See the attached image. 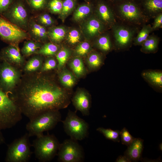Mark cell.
<instances>
[{
  "instance_id": "49",
  "label": "cell",
  "mask_w": 162,
  "mask_h": 162,
  "mask_svg": "<svg viewBox=\"0 0 162 162\" xmlns=\"http://www.w3.org/2000/svg\"><path fill=\"white\" fill-rule=\"evenodd\" d=\"M140 1L141 0H139Z\"/></svg>"
},
{
  "instance_id": "15",
  "label": "cell",
  "mask_w": 162,
  "mask_h": 162,
  "mask_svg": "<svg viewBox=\"0 0 162 162\" xmlns=\"http://www.w3.org/2000/svg\"><path fill=\"white\" fill-rule=\"evenodd\" d=\"M82 30L86 36L94 39L109 29L93 14L83 25Z\"/></svg>"
},
{
  "instance_id": "47",
  "label": "cell",
  "mask_w": 162,
  "mask_h": 162,
  "mask_svg": "<svg viewBox=\"0 0 162 162\" xmlns=\"http://www.w3.org/2000/svg\"><path fill=\"white\" fill-rule=\"evenodd\" d=\"M159 148L160 150H162V143L160 144L159 146Z\"/></svg>"
},
{
  "instance_id": "24",
  "label": "cell",
  "mask_w": 162,
  "mask_h": 162,
  "mask_svg": "<svg viewBox=\"0 0 162 162\" xmlns=\"http://www.w3.org/2000/svg\"><path fill=\"white\" fill-rule=\"evenodd\" d=\"M142 76L149 84L161 89L162 88V72L156 70H147L143 72Z\"/></svg>"
},
{
  "instance_id": "19",
  "label": "cell",
  "mask_w": 162,
  "mask_h": 162,
  "mask_svg": "<svg viewBox=\"0 0 162 162\" xmlns=\"http://www.w3.org/2000/svg\"><path fill=\"white\" fill-rule=\"evenodd\" d=\"M143 10L150 19L162 13V0L140 1Z\"/></svg>"
},
{
  "instance_id": "30",
  "label": "cell",
  "mask_w": 162,
  "mask_h": 162,
  "mask_svg": "<svg viewBox=\"0 0 162 162\" xmlns=\"http://www.w3.org/2000/svg\"><path fill=\"white\" fill-rule=\"evenodd\" d=\"M59 79L62 84L68 88L72 87L76 82L73 75L67 70H63L60 73Z\"/></svg>"
},
{
  "instance_id": "48",
  "label": "cell",
  "mask_w": 162,
  "mask_h": 162,
  "mask_svg": "<svg viewBox=\"0 0 162 162\" xmlns=\"http://www.w3.org/2000/svg\"><path fill=\"white\" fill-rule=\"evenodd\" d=\"M87 2H92L93 1L96 0H84Z\"/></svg>"
},
{
  "instance_id": "37",
  "label": "cell",
  "mask_w": 162,
  "mask_h": 162,
  "mask_svg": "<svg viewBox=\"0 0 162 162\" xmlns=\"http://www.w3.org/2000/svg\"><path fill=\"white\" fill-rule=\"evenodd\" d=\"M62 7V0H48L46 8L52 14H59Z\"/></svg>"
},
{
  "instance_id": "1",
  "label": "cell",
  "mask_w": 162,
  "mask_h": 162,
  "mask_svg": "<svg viewBox=\"0 0 162 162\" xmlns=\"http://www.w3.org/2000/svg\"><path fill=\"white\" fill-rule=\"evenodd\" d=\"M9 95L29 119L46 111L66 108L70 96L53 78L39 71L24 74Z\"/></svg>"
},
{
  "instance_id": "33",
  "label": "cell",
  "mask_w": 162,
  "mask_h": 162,
  "mask_svg": "<svg viewBox=\"0 0 162 162\" xmlns=\"http://www.w3.org/2000/svg\"><path fill=\"white\" fill-rule=\"evenodd\" d=\"M87 61L89 66L92 68L96 69L102 64L103 58L100 54L95 51L89 55Z\"/></svg>"
},
{
  "instance_id": "40",
  "label": "cell",
  "mask_w": 162,
  "mask_h": 162,
  "mask_svg": "<svg viewBox=\"0 0 162 162\" xmlns=\"http://www.w3.org/2000/svg\"><path fill=\"white\" fill-rule=\"evenodd\" d=\"M68 41L71 44H74L79 42L81 39V34L77 29L71 30L67 37Z\"/></svg>"
},
{
  "instance_id": "23",
  "label": "cell",
  "mask_w": 162,
  "mask_h": 162,
  "mask_svg": "<svg viewBox=\"0 0 162 162\" xmlns=\"http://www.w3.org/2000/svg\"><path fill=\"white\" fill-rule=\"evenodd\" d=\"M160 40V38L154 33L149 35L141 45L140 51L145 54L156 52L158 49Z\"/></svg>"
},
{
  "instance_id": "39",
  "label": "cell",
  "mask_w": 162,
  "mask_h": 162,
  "mask_svg": "<svg viewBox=\"0 0 162 162\" xmlns=\"http://www.w3.org/2000/svg\"><path fill=\"white\" fill-rule=\"evenodd\" d=\"M120 136L122 143L127 146L131 143L135 138L131 135L125 128H124L120 132Z\"/></svg>"
},
{
  "instance_id": "16",
  "label": "cell",
  "mask_w": 162,
  "mask_h": 162,
  "mask_svg": "<svg viewBox=\"0 0 162 162\" xmlns=\"http://www.w3.org/2000/svg\"><path fill=\"white\" fill-rule=\"evenodd\" d=\"M72 101L76 109L80 111L83 116L89 115L91 100L87 93L83 90L78 91L74 96Z\"/></svg>"
},
{
  "instance_id": "17",
  "label": "cell",
  "mask_w": 162,
  "mask_h": 162,
  "mask_svg": "<svg viewBox=\"0 0 162 162\" xmlns=\"http://www.w3.org/2000/svg\"><path fill=\"white\" fill-rule=\"evenodd\" d=\"M27 30L31 38L35 41L41 43L48 38L45 27L38 23L33 18L29 19Z\"/></svg>"
},
{
  "instance_id": "9",
  "label": "cell",
  "mask_w": 162,
  "mask_h": 162,
  "mask_svg": "<svg viewBox=\"0 0 162 162\" xmlns=\"http://www.w3.org/2000/svg\"><path fill=\"white\" fill-rule=\"evenodd\" d=\"M22 76L20 69L4 61L0 62V87L8 94L14 92Z\"/></svg>"
},
{
  "instance_id": "26",
  "label": "cell",
  "mask_w": 162,
  "mask_h": 162,
  "mask_svg": "<svg viewBox=\"0 0 162 162\" xmlns=\"http://www.w3.org/2000/svg\"><path fill=\"white\" fill-rule=\"evenodd\" d=\"M152 32L150 24L147 23L144 24L134 38L133 44L135 46H141L149 35Z\"/></svg>"
},
{
  "instance_id": "18",
  "label": "cell",
  "mask_w": 162,
  "mask_h": 162,
  "mask_svg": "<svg viewBox=\"0 0 162 162\" xmlns=\"http://www.w3.org/2000/svg\"><path fill=\"white\" fill-rule=\"evenodd\" d=\"M144 148L143 140L139 138H135L131 143L128 146L124 155L130 162H137L142 158Z\"/></svg>"
},
{
  "instance_id": "10",
  "label": "cell",
  "mask_w": 162,
  "mask_h": 162,
  "mask_svg": "<svg viewBox=\"0 0 162 162\" xmlns=\"http://www.w3.org/2000/svg\"><path fill=\"white\" fill-rule=\"evenodd\" d=\"M62 122L65 132L70 138L76 141L81 140L86 137L88 125L75 112L69 111L65 119Z\"/></svg>"
},
{
  "instance_id": "4",
  "label": "cell",
  "mask_w": 162,
  "mask_h": 162,
  "mask_svg": "<svg viewBox=\"0 0 162 162\" xmlns=\"http://www.w3.org/2000/svg\"><path fill=\"white\" fill-rule=\"evenodd\" d=\"M61 121V115L59 110L47 111L30 119L26 124V129L30 137L37 136L52 129Z\"/></svg>"
},
{
  "instance_id": "45",
  "label": "cell",
  "mask_w": 162,
  "mask_h": 162,
  "mask_svg": "<svg viewBox=\"0 0 162 162\" xmlns=\"http://www.w3.org/2000/svg\"><path fill=\"white\" fill-rule=\"evenodd\" d=\"M1 131L0 130V145L4 143L5 142L4 138Z\"/></svg>"
},
{
  "instance_id": "25",
  "label": "cell",
  "mask_w": 162,
  "mask_h": 162,
  "mask_svg": "<svg viewBox=\"0 0 162 162\" xmlns=\"http://www.w3.org/2000/svg\"><path fill=\"white\" fill-rule=\"evenodd\" d=\"M66 28L62 26H53L47 30L48 38L53 43H59L65 37Z\"/></svg>"
},
{
  "instance_id": "29",
  "label": "cell",
  "mask_w": 162,
  "mask_h": 162,
  "mask_svg": "<svg viewBox=\"0 0 162 162\" xmlns=\"http://www.w3.org/2000/svg\"><path fill=\"white\" fill-rule=\"evenodd\" d=\"M58 47L53 43H46L42 45L35 54L52 56L58 52Z\"/></svg>"
},
{
  "instance_id": "3",
  "label": "cell",
  "mask_w": 162,
  "mask_h": 162,
  "mask_svg": "<svg viewBox=\"0 0 162 162\" xmlns=\"http://www.w3.org/2000/svg\"><path fill=\"white\" fill-rule=\"evenodd\" d=\"M22 114L14 100L0 87V130L14 126L21 120Z\"/></svg>"
},
{
  "instance_id": "34",
  "label": "cell",
  "mask_w": 162,
  "mask_h": 162,
  "mask_svg": "<svg viewBox=\"0 0 162 162\" xmlns=\"http://www.w3.org/2000/svg\"><path fill=\"white\" fill-rule=\"evenodd\" d=\"M70 55V52L67 48H63L58 51L56 55L58 69L61 68L64 65Z\"/></svg>"
},
{
  "instance_id": "36",
  "label": "cell",
  "mask_w": 162,
  "mask_h": 162,
  "mask_svg": "<svg viewBox=\"0 0 162 162\" xmlns=\"http://www.w3.org/2000/svg\"><path fill=\"white\" fill-rule=\"evenodd\" d=\"M25 1L32 10L39 11L46 8L48 0H25Z\"/></svg>"
},
{
  "instance_id": "20",
  "label": "cell",
  "mask_w": 162,
  "mask_h": 162,
  "mask_svg": "<svg viewBox=\"0 0 162 162\" xmlns=\"http://www.w3.org/2000/svg\"><path fill=\"white\" fill-rule=\"evenodd\" d=\"M107 31L94 38L95 44L97 48L105 53H108L114 50L111 34L110 32L108 33Z\"/></svg>"
},
{
  "instance_id": "7",
  "label": "cell",
  "mask_w": 162,
  "mask_h": 162,
  "mask_svg": "<svg viewBox=\"0 0 162 162\" xmlns=\"http://www.w3.org/2000/svg\"><path fill=\"white\" fill-rule=\"evenodd\" d=\"M28 133L16 139L8 146L5 161L7 162H26L32 152Z\"/></svg>"
},
{
  "instance_id": "32",
  "label": "cell",
  "mask_w": 162,
  "mask_h": 162,
  "mask_svg": "<svg viewBox=\"0 0 162 162\" xmlns=\"http://www.w3.org/2000/svg\"><path fill=\"white\" fill-rule=\"evenodd\" d=\"M70 66L74 73L78 76L82 75L85 72L84 64L80 57L74 58L70 63Z\"/></svg>"
},
{
  "instance_id": "12",
  "label": "cell",
  "mask_w": 162,
  "mask_h": 162,
  "mask_svg": "<svg viewBox=\"0 0 162 162\" xmlns=\"http://www.w3.org/2000/svg\"><path fill=\"white\" fill-rule=\"evenodd\" d=\"M57 155L58 160L62 162H81L84 157L81 146L77 141L71 138L60 144Z\"/></svg>"
},
{
  "instance_id": "22",
  "label": "cell",
  "mask_w": 162,
  "mask_h": 162,
  "mask_svg": "<svg viewBox=\"0 0 162 162\" xmlns=\"http://www.w3.org/2000/svg\"><path fill=\"white\" fill-rule=\"evenodd\" d=\"M25 62L22 68L24 74H28L39 71L42 66L44 59L42 56L35 54Z\"/></svg>"
},
{
  "instance_id": "6",
  "label": "cell",
  "mask_w": 162,
  "mask_h": 162,
  "mask_svg": "<svg viewBox=\"0 0 162 162\" xmlns=\"http://www.w3.org/2000/svg\"><path fill=\"white\" fill-rule=\"evenodd\" d=\"M60 145L54 135L43 134L36 136L32 146L36 158L39 161L46 162L50 161L57 154Z\"/></svg>"
},
{
  "instance_id": "13",
  "label": "cell",
  "mask_w": 162,
  "mask_h": 162,
  "mask_svg": "<svg viewBox=\"0 0 162 162\" xmlns=\"http://www.w3.org/2000/svg\"><path fill=\"white\" fill-rule=\"evenodd\" d=\"M94 14L109 29L117 22L112 5L106 0H96Z\"/></svg>"
},
{
  "instance_id": "38",
  "label": "cell",
  "mask_w": 162,
  "mask_h": 162,
  "mask_svg": "<svg viewBox=\"0 0 162 162\" xmlns=\"http://www.w3.org/2000/svg\"><path fill=\"white\" fill-rule=\"evenodd\" d=\"M58 64L53 57L50 56L47 58L43 62L42 67L39 71L46 72L52 70L57 67Z\"/></svg>"
},
{
  "instance_id": "43",
  "label": "cell",
  "mask_w": 162,
  "mask_h": 162,
  "mask_svg": "<svg viewBox=\"0 0 162 162\" xmlns=\"http://www.w3.org/2000/svg\"><path fill=\"white\" fill-rule=\"evenodd\" d=\"M15 0H0V15L6 11Z\"/></svg>"
},
{
  "instance_id": "8",
  "label": "cell",
  "mask_w": 162,
  "mask_h": 162,
  "mask_svg": "<svg viewBox=\"0 0 162 162\" xmlns=\"http://www.w3.org/2000/svg\"><path fill=\"white\" fill-rule=\"evenodd\" d=\"M0 38L9 44L17 46L25 40L31 39L26 31L11 23L2 15H0Z\"/></svg>"
},
{
  "instance_id": "41",
  "label": "cell",
  "mask_w": 162,
  "mask_h": 162,
  "mask_svg": "<svg viewBox=\"0 0 162 162\" xmlns=\"http://www.w3.org/2000/svg\"><path fill=\"white\" fill-rule=\"evenodd\" d=\"M91 49L90 45L88 42L85 41L80 43L76 47L75 52L78 55L83 56L86 54Z\"/></svg>"
},
{
  "instance_id": "31",
  "label": "cell",
  "mask_w": 162,
  "mask_h": 162,
  "mask_svg": "<svg viewBox=\"0 0 162 162\" xmlns=\"http://www.w3.org/2000/svg\"><path fill=\"white\" fill-rule=\"evenodd\" d=\"M96 130L103 134L107 139L114 142H119L120 141V131L118 130H113L110 128L99 127Z\"/></svg>"
},
{
  "instance_id": "44",
  "label": "cell",
  "mask_w": 162,
  "mask_h": 162,
  "mask_svg": "<svg viewBox=\"0 0 162 162\" xmlns=\"http://www.w3.org/2000/svg\"><path fill=\"white\" fill-rule=\"evenodd\" d=\"M116 162H130L129 160L125 156L120 155L118 157L116 161Z\"/></svg>"
},
{
  "instance_id": "2",
  "label": "cell",
  "mask_w": 162,
  "mask_h": 162,
  "mask_svg": "<svg viewBox=\"0 0 162 162\" xmlns=\"http://www.w3.org/2000/svg\"><path fill=\"white\" fill-rule=\"evenodd\" d=\"M111 5L118 22L141 28L150 20L139 0H124Z\"/></svg>"
},
{
  "instance_id": "5",
  "label": "cell",
  "mask_w": 162,
  "mask_h": 162,
  "mask_svg": "<svg viewBox=\"0 0 162 162\" xmlns=\"http://www.w3.org/2000/svg\"><path fill=\"white\" fill-rule=\"evenodd\" d=\"M141 28L117 22L110 29L114 50L122 51L128 49Z\"/></svg>"
},
{
  "instance_id": "28",
  "label": "cell",
  "mask_w": 162,
  "mask_h": 162,
  "mask_svg": "<svg viewBox=\"0 0 162 162\" xmlns=\"http://www.w3.org/2000/svg\"><path fill=\"white\" fill-rule=\"evenodd\" d=\"M77 0H63L62 10L59 14V18L62 21L75 9L77 5Z\"/></svg>"
},
{
  "instance_id": "27",
  "label": "cell",
  "mask_w": 162,
  "mask_h": 162,
  "mask_svg": "<svg viewBox=\"0 0 162 162\" xmlns=\"http://www.w3.org/2000/svg\"><path fill=\"white\" fill-rule=\"evenodd\" d=\"M41 43L31 39L26 41L21 50L22 55L28 57L36 52L41 46Z\"/></svg>"
},
{
  "instance_id": "46",
  "label": "cell",
  "mask_w": 162,
  "mask_h": 162,
  "mask_svg": "<svg viewBox=\"0 0 162 162\" xmlns=\"http://www.w3.org/2000/svg\"><path fill=\"white\" fill-rule=\"evenodd\" d=\"M111 4H113L124 0H106Z\"/></svg>"
},
{
  "instance_id": "11",
  "label": "cell",
  "mask_w": 162,
  "mask_h": 162,
  "mask_svg": "<svg viewBox=\"0 0 162 162\" xmlns=\"http://www.w3.org/2000/svg\"><path fill=\"white\" fill-rule=\"evenodd\" d=\"M24 0H15L2 15L22 29L28 30L29 19Z\"/></svg>"
},
{
  "instance_id": "42",
  "label": "cell",
  "mask_w": 162,
  "mask_h": 162,
  "mask_svg": "<svg viewBox=\"0 0 162 162\" xmlns=\"http://www.w3.org/2000/svg\"><path fill=\"white\" fill-rule=\"evenodd\" d=\"M154 19V21L152 26L153 32L162 28V13L158 15Z\"/></svg>"
},
{
  "instance_id": "14",
  "label": "cell",
  "mask_w": 162,
  "mask_h": 162,
  "mask_svg": "<svg viewBox=\"0 0 162 162\" xmlns=\"http://www.w3.org/2000/svg\"><path fill=\"white\" fill-rule=\"evenodd\" d=\"M0 60L20 69H22L25 63L24 57L21 54L18 46L11 44L1 50Z\"/></svg>"
},
{
  "instance_id": "35",
  "label": "cell",
  "mask_w": 162,
  "mask_h": 162,
  "mask_svg": "<svg viewBox=\"0 0 162 162\" xmlns=\"http://www.w3.org/2000/svg\"><path fill=\"white\" fill-rule=\"evenodd\" d=\"M34 20L38 23L45 27L51 26L55 23L54 20L51 16L46 13L38 15Z\"/></svg>"
},
{
  "instance_id": "21",
  "label": "cell",
  "mask_w": 162,
  "mask_h": 162,
  "mask_svg": "<svg viewBox=\"0 0 162 162\" xmlns=\"http://www.w3.org/2000/svg\"><path fill=\"white\" fill-rule=\"evenodd\" d=\"M94 4L87 2L78 5L74 10L73 18L75 21L79 22L84 19L94 12Z\"/></svg>"
}]
</instances>
